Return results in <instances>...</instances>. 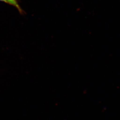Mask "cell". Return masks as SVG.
<instances>
[{
    "mask_svg": "<svg viewBox=\"0 0 120 120\" xmlns=\"http://www.w3.org/2000/svg\"><path fill=\"white\" fill-rule=\"evenodd\" d=\"M0 1L13 6L17 9L20 13H23V11L19 4L17 0H0Z\"/></svg>",
    "mask_w": 120,
    "mask_h": 120,
    "instance_id": "6da1fadb",
    "label": "cell"
}]
</instances>
